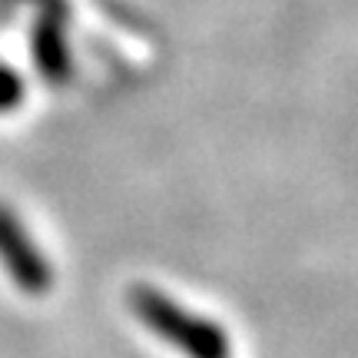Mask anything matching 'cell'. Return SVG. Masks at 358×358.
<instances>
[{
  "label": "cell",
  "mask_w": 358,
  "mask_h": 358,
  "mask_svg": "<svg viewBox=\"0 0 358 358\" xmlns=\"http://www.w3.org/2000/svg\"><path fill=\"white\" fill-rule=\"evenodd\" d=\"M129 306L136 312V319L153 329L163 342L179 348L189 358H229V335L219 329L216 322L192 315L173 299L153 289V285H133Z\"/></svg>",
  "instance_id": "cell-1"
},
{
  "label": "cell",
  "mask_w": 358,
  "mask_h": 358,
  "mask_svg": "<svg viewBox=\"0 0 358 358\" xmlns=\"http://www.w3.org/2000/svg\"><path fill=\"white\" fill-rule=\"evenodd\" d=\"M0 262L27 295H47L53 285V268L47 256L30 243L20 219L0 203Z\"/></svg>",
  "instance_id": "cell-2"
},
{
  "label": "cell",
  "mask_w": 358,
  "mask_h": 358,
  "mask_svg": "<svg viewBox=\"0 0 358 358\" xmlns=\"http://www.w3.org/2000/svg\"><path fill=\"white\" fill-rule=\"evenodd\" d=\"M30 50H34V64L43 73L47 83L60 87L70 80L73 73V53H70V43H66V30L60 24V13L43 10L34 24V34H30Z\"/></svg>",
  "instance_id": "cell-3"
},
{
  "label": "cell",
  "mask_w": 358,
  "mask_h": 358,
  "mask_svg": "<svg viewBox=\"0 0 358 358\" xmlns=\"http://www.w3.org/2000/svg\"><path fill=\"white\" fill-rule=\"evenodd\" d=\"M24 77L17 73V70H10L7 64H0V113H10V110H17L20 106V100H24Z\"/></svg>",
  "instance_id": "cell-4"
},
{
  "label": "cell",
  "mask_w": 358,
  "mask_h": 358,
  "mask_svg": "<svg viewBox=\"0 0 358 358\" xmlns=\"http://www.w3.org/2000/svg\"><path fill=\"white\" fill-rule=\"evenodd\" d=\"M43 3H50V10H57V7H53V0H43ZM57 13H60V10H57Z\"/></svg>",
  "instance_id": "cell-5"
}]
</instances>
